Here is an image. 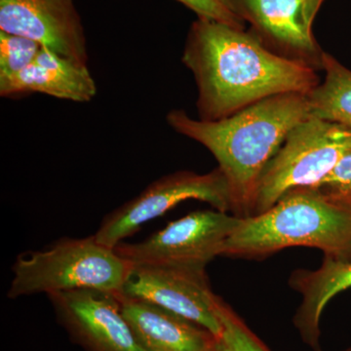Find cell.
Segmentation results:
<instances>
[{
	"label": "cell",
	"mask_w": 351,
	"mask_h": 351,
	"mask_svg": "<svg viewBox=\"0 0 351 351\" xmlns=\"http://www.w3.org/2000/svg\"><path fill=\"white\" fill-rule=\"evenodd\" d=\"M41 48L32 39L0 31V76L13 75L27 68Z\"/></svg>",
	"instance_id": "cell-17"
},
{
	"label": "cell",
	"mask_w": 351,
	"mask_h": 351,
	"mask_svg": "<svg viewBox=\"0 0 351 351\" xmlns=\"http://www.w3.org/2000/svg\"><path fill=\"white\" fill-rule=\"evenodd\" d=\"M249 23L251 32L279 56L322 69L323 52L314 38L304 0H219Z\"/></svg>",
	"instance_id": "cell-10"
},
{
	"label": "cell",
	"mask_w": 351,
	"mask_h": 351,
	"mask_svg": "<svg viewBox=\"0 0 351 351\" xmlns=\"http://www.w3.org/2000/svg\"><path fill=\"white\" fill-rule=\"evenodd\" d=\"M304 5H306L307 19L311 24H313V21L324 0H304Z\"/></svg>",
	"instance_id": "cell-20"
},
{
	"label": "cell",
	"mask_w": 351,
	"mask_h": 351,
	"mask_svg": "<svg viewBox=\"0 0 351 351\" xmlns=\"http://www.w3.org/2000/svg\"><path fill=\"white\" fill-rule=\"evenodd\" d=\"M208 351H221V348H219V346L218 345V339H217V343H215L213 348H212L211 350H209Z\"/></svg>",
	"instance_id": "cell-21"
},
{
	"label": "cell",
	"mask_w": 351,
	"mask_h": 351,
	"mask_svg": "<svg viewBox=\"0 0 351 351\" xmlns=\"http://www.w3.org/2000/svg\"><path fill=\"white\" fill-rule=\"evenodd\" d=\"M0 31L87 64L84 27L73 0H0Z\"/></svg>",
	"instance_id": "cell-11"
},
{
	"label": "cell",
	"mask_w": 351,
	"mask_h": 351,
	"mask_svg": "<svg viewBox=\"0 0 351 351\" xmlns=\"http://www.w3.org/2000/svg\"><path fill=\"white\" fill-rule=\"evenodd\" d=\"M242 219L219 210H203L172 221L149 239L115 247L131 265H160L206 271L223 255L226 243Z\"/></svg>",
	"instance_id": "cell-6"
},
{
	"label": "cell",
	"mask_w": 351,
	"mask_h": 351,
	"mask_svg": "<svg viewBox=\"0 0 351 351\" xmlns=\"http://www.w3.org/2000/svg\"><path fill=\"white\" fill-rule=\"evenodd\" d=\"M202 19L219 21L239 29H245V23L230 12L219 0H177Z\"/></svg>",
	"instance_id": "cell-19"
},
{
	"label": "cell",
	"mask_w": 351,
	"mask_h": 351,
	"mask_svg": "<svg viewBox=\"0 0 351 351\" xmlns=\"http://www.w3.org/2000/svg\"><path fill=\"white\" fill-rule=\"evenodd\" d=\"M315 188L323 193L351 201V147L341 156L331 172Z\"/></svg>",
	"instance_id": "cell-18"
},
{
	"label": "cell",
	"mask_w": 351,
	"mask_h": 351,
	"mask_svg": "<svg viewBox=\"0 0 351 351\" xmlns=\"http://www.w3.org/2000/svg\"><path fill=\"white\" fill-rule=\"evenodd\" d=\"M324 82L307 94L311 117L339 124L351 130V71L324 52Z\"/></svg>",
	"instance_id": "cell-15"
},
{
	"label": "cell",
	"mask_w": 351,
	"mask_h": 351,
	"mask_svg": "<svg viewBox=\"0 0 351 351\" xmlns=\"http://www.w3.org/2000/svg\"><path fill=\"white\" fill-rule=\"evenodd\" d=\"M131 265L114 249L86 239H63L43 250L19 256L7 297L78 290L121 293Z\"/></svg>",
	"instance_id": "cell-4"
},
{
	"label": "cell",
	"mask_w": 351,
	"mask_h": 351,
	"mask_svg": "<svg viewBox=\"0 0 351 351\" xmlns=\"http://www.w3.org/2000/svg\"><path fill=\"white\" fill-rule=\"evenodd\" d=\"M25 93L46 94L62 100L86 103L94 98L97 86L87 64L43 47L27 68L0 76L2 97Z\"/></svg>",
	"instance_id": "cell-12"
},
{
	"label": "cell",
	"mask_w": 351,
	"mask_h": 351,
	"mask_svg": "<svg viewBox=\"0 0 351 351\" xmlns=\"http://www.w3.org/2000/svg\"><path fill=\"white\" fill-rule=\"evenodd\" d=\"M346 351H351V348H350V350H346Z\"/></svg>",
	"instance_id": "cell-22"
},
{
	"label": "cell",
	"mask_w": 351,
	"mask_h": 351,
	"mask_svg": "<svg viewBox=\"0 0 351 351\" xmlns=\"http://www.w3.org/2000/svg\"><path fill=\"white\" fill-rule=\"evenodd\" d=\"M182 63L197 84L198 117L217 121L276 95L309 94L317 69L279 56L255 34L198 18L189 29Z\"/></svg>",
	"instance_id": "cell-1"
},
{
	"label": "cell",
	"mask_w": 351,
	"mask_h": 351,
	"mask_svg": "<svg viewBox=\"0 0 351 351\" xmlns=\"http://www.w3.org/2000/svg\"><path fill=\"white\" fill-rule=\"evenodd\" d=\"M122 313L147 351H208L216 337L169 311L119 293Z\"/></svg>",
	"instance_id": "cell-13"
},
{
	"label": "cell",
	"mask_w": 351,
	"mask_h": 351,
	"mask_svg": "<svg viewBox=\"0 0 351 351\" xmlns=\"http://www.w3.org/2000/svg\"><path fill=\"white\" fill-rule=\"evenodd\" d=\"M289 284L302 295L294 325L309 348L321 351V315L335 295L351 288V261L324 257L319 269L295 270Z\"/></svg>",
	"instance_id": "cell-14"
},
{
	"label": "cell",
	"mask_w": 351,
	"mask_h": 351,
	"mask_svg": "<svg viewBox=\"0 0 351 351\" xmlns=\"http://www.w3.org/2000/svg\"><path fill=\"white\" fill-rule=\"evenodd\" d=\"M191 199L209 203L214 209L226 213L232 211L230 186L223 171L219 167L206 174L179 171L156 180L140 195L108 214L95 233V239L114 249L147 221Z\"/></svg>",
	"instance_id": "cell-7"
},
{
	"label": "cell",
	"mask_w": 351,
	"mask_h": 351,
	"mask_svg": "<svg viewBox=\"0 0 351 351\" xmlns=\"http://www.w3.org/2000/svg\"><path fill=\"white\" fill-rule=\"evenodd\" d=\"M298 246L351 261V201L316 188L295 189L263 213L242 219L221 256L256 260Z\"/></svg>",
	"instance_id": "cell-3"
},
{
	"label": "cell",
	"mask_w": 351,
	"mask_h": 351,
	"mask_svg": "<svg viewBox=\"0 0 351 351\" xmlns=\"http://www.w3.org/2000/svg\"><path fill=\"white\" fill-rule=\"evenodd\" d=\"M121 294L193 321L217 339L223 332L219 315L221 299L211 290L206 271L160 265H131Z\"/></svg>",
	"instance_id": "cell-8"
},
{
	"label": "cell",
	"mask_w": 351,
	"mask_h": 351,
	"mask_svg": "<svg viewBox=\"0 0 351 351\" xmlns=\"http://www.w3.org/2000/svg\"><path fill=\"white\" fill-rule=\"evenodd\" d=\"M351 147V130L308 117L289 133L258 182L252 216L262 214L295 189L315 188Z\"/></svg>",
	"instance_id": "cell-5"
},
{
	"label": "cell",
	"mask_w": 351,
	"mask_h": 351,
	"mask_svg": "<svg viewBox=\"0 0 351 351\" xmlns=\"http://www.w3.org/2000/svg\"><path fill=\"white\" fill-rule=\"evenodd\" d=\"M219 315L223 326L218 339L221 351H270L223 300L219 304Z\"/></svg>",
	"instance_id": "cell-16"
},
{
	"label": "cell",
	"mask_w": 351,
	"mask_h": 351,
	"mask_svg": "<svg viewBox=\"0 0 351 351\" xmlns=\"http://www.w3.org/2000/svg\"><path fill=\"white\" fill-rule=\"evenodd\" d=\"M119 293L78 290L48 295L58 320L86 351H147L122 313Z\"/></svg>",
	"instance_id": "cell-9"
},
{
	"label": "cell",
	"mask_w": 351,
	"mask_h": 351,
	"mask_svg": "<svg viewBox=\"0 0 351 351\" xmlns=\"http://www.w3.org/2000/svg\"><path fill=\"white\" fill-rule=\"evenodd\" d=\"M311 117L307 95L287 93L270 97L217 120L191 119L182 110L167 114L177 133L204 145L223 171L232 195V213L251 217L254 197L263 171L298 124Z\"/></svg>",
	"instance_id": "cell-2"
}]
</instances>
